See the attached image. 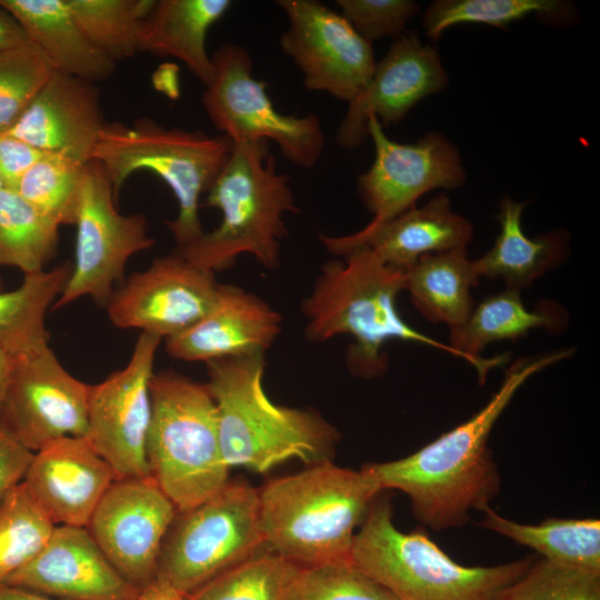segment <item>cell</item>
<instances>
[{
    "label": "cell",
    "instance_id": "obj_1",
    "mask_svg": "<svg viewBox=\"0 0 600 600\" xmlns=\"http://www.w3.org/2000/svg\"><path fill=\"white\" fill-rule=\"evenodd\" d=\"M572 353L561 349L517 359L498 391L470 419L406 458L364 468L381 490L406 493L423 526L437 531L464 526L471 511L490 507L499 492L500 476L488 447L496 422L530 377Z\"/></svg>",
    "mask_w": 600,
    "mask_h": 600
},
{
    "label": "cell",
    "instance_id": "obj_5",
    "mask_svg": "<svg viewBox=\"0 0 600 600\" xmlns=\"http://www.w3.org/2000/svg\"><path fill=\"white\" fill-rule=\"evenodd\" d=\"M269 146L267 140L232 143L206 198L207 207L221 211L220 224L174 250L190 263L214 272L249 253L269 270L280 266V241L287 236L283 218L300 209Z\"/></svg>",
    "mask_w": 600,
    "mask_h": 600
},
{
    "label": "cell",
    "instance_id": "obj_16",
    "mask_svg": "<svg viewBox=\"0 0 600 600\" xmlns=\"http://www.w3.org/2000/svg\"><path fill=\"white\" fill-rule=\"evenodd\" d=\"M89 391L90 386L69 373L51 348L14 359L0 426L32 452L63 437H86Z\"/></svg>",
    "mask_w": 600,
    "mask_h": 600
},
{
    "label": "cell",
    "instance_id": "obj_44",
    "mask_svg": "<svg viewBox=\"0 0 600 600\" xmlns=\"http://www.w3.org/2000/svg\"><path fill=\"white\" fill-rule=\"evenodd\" d=\"M138 600H184V598L167 581L156 578L140 591Z\"/></svg>",
    "mask_w": 600,
    "mask_h": 600
},
{
    "label": "cell",
    "instance_id": "obj_3",
    "mask_svg": "<svg viewBox=\"0 0 600 600\" xmlns=\"http://www.w3.org/2000/svg\"><path fill=\"white\" fill-rule=\"evenodd\" d=\"M381 491L366 468L328 461L271 481L259 491L264 546L301 568L349 560L356 528Z\"/></svg>",
    "mask_w": 600,
    "mask_h": 600
},
{
    "label": "cell",
    "instance_id": "obj_17",
    "mask_svg": "<svg viewBox=\"0 0 600 600\" xmlns=\"http://www.w3.org/2000/svg\"><path fill=\"white\" fill-rule=\"evenodd\" d=\"M218 282L177 251L157 258L132 273L114 290L104 307L120 329H139L168 339L200 320L211 308Z\"/></svg>",
    "mask_w": 600,
    "mask_h": 600
},
{
    "label": "cell",
    "instance_id": "obj_8",
    "mask_svg": "<svg viewBox=\"0 0 600 600\" xmlns=\"http://www.w3.org/2000/svg\"><path fill=\"white\" fill-rule=\"evenodd\" d=\"M150 398L149 473L177 511L192 509L229 482L214 400L206 383L172 371L153 373Z\"/></svg>",
    "mask_w": 600,
    "mask_h": 600
},
{
    "label": "cell",
    "instance_id": "obj_35",
    "mask_svg": "<svg viewBox=\"0 0 600 600\" xmlns=\"http://www.w3.org/2000/svg\"><path fill=\"white\" fill-rule=\"evenodd\" d=\"M54 527L24 483L18 484L0 506V582L40 553Z\"/></svg>",
    "mask_w": 600,
    "mask_h": 600
},
{
    "label": "cell",
    "instance_id": "obj_25",
    "mask_svg": "<svg viewBox=\"0 0 600 600\" xmlns=\"http://www.w3.org/2000/svg\"><path fill=\"white\" fill-rule=\"evenodd\" d=\"M54 71L91 82L112 76L116 62L86 37L66 0H0Z\"/></svg>",
    "mask_w": 600,
    "mask_h": 600
},
{
    "label": "cell",
    "instance_id": "obj_40",
    "mask_svg": "<svg viewBox=\"0 0 600 600\" xmlns=\"http://www.w3.org/2000/svg\"><path fill=\"white\" fill-rule=\"evenodd\" d=\"M340 14L366 41L398 38L408 21L420 10L413 0H337Z\"/></svg>",
    "mask_w": 600,
    "mask_h": 600
},
{
    "label": "cell",
    "instance_id": "obj_26",
    "mask_svg": "<svg viewBox=\"0 0 600 600\" xmlns=\"http://www.w3.org/2000/svg\"><path fill=\"white\" fill-rule=\"evenodd\" d=\"M527 204L509 196L501 199L497 214L500 232L492 248L473 260L479 277L500 279L507 288L519 291L560 266L570 252V236L564 229L533 238L523 232L521 216Z\"/></svg>",
    "mask_w": 600,
    "mask_h": 600
},
{
    "label": "cell",
    "instance_id": "obj_38",
    "mask_svg": "<svg viewBox=\"0 0 600 600\" xmlns=\"http://www.w3.org/2000/svg\"><path fill=\"white\" fill-rule=\"evenodd\" d=\"M53 71L30 41L0 52V134L16 124Z\"/></svg>",
    "mask_w": 600,
    "mask_h": 600
},
{
    "label": "cell",
    "instance_id": "obj_39",
    "mask_svg": "<svg viewBox=\"0 0 600 600\" xmlns=\"http://www.w3.org/2000/svg\"><path fill=\"white\" fill-rule=\"evenodd\" d=\"M502 600H600V572L541 559Z\"/></svg>",
    "mask_w": 600,
    "mask_h": 600
},
{
    "label": "cell",
    "instance_id": "obj_42",
    "mask_svg": "<svg viewBox=\"0 0 600 600\" xmlns=\"http://www.w3.org/2000/svg\"><path fill=\"white\" fill-rule=\"evenodd\" d=\"M33 454L34 452L0 426V506L23 481Z\"/></svg>",
    "mask_w": 600,
    "mask_h": 600
},
{
    "label": "cell",
    "instance_id": "obj_14",
    "mask_svg": "<svg viewBox=\"0 0 600 600\" xmlns=\"http://www.w3.org/2000/svg\"><path fill=\"white\" fill-rule=\"evenodd\" d=\"M161 340L141 332L127 366L90 386L86 438L118 479L150 476L146 454L150 380Z\"/></svg>",
    "mask_w": 600,
    "mask_h": 600
},
{
    "label": "cell",
    "instance_id": "obj_30",
    "mask_svg": "<svg viewBox=\"0 0 600 600\" xmlns=\"http://www.w3.org/2000/svg\"><path fill=\"white\" fill-rule=\"evenodd\" d=\"M482 512L480 527L536 550L546 560L600 572L599 519H548L528 524L507 519L490 507Z\"/></svg>",
    "mask_w": 600,
    "mask_h": 600
},
{
    "label": "cell",
    "instance_id": "obj_11",
    "mask_svg": "<svg viewBox=\"0 0 600 600\" xmlns=\"http://www.w3.org/2000/svg\"><path fill=\"white\" fill-rule=\"evenodd\" d=\"M74 224L72 271L52 308H63L83 296L106 307L116 284L123 280L127 261L154 244L147 218L118 211L110 179L104 168L92 160L84 166Z\"/></svg>",
    "mask_w": 600,
    "mask_h": 600
},
{
    "label": "cell",
    "instance_id": "obj_19",
    "mask_svg": "<svg viewBox=\"0 0 600 600\" xmlns=\"http://www.w3.org/2000/svg\"><path fill=\"white\" fill-rule=\"evenodd\" d=\"M3 583L59 600H138L84 527L56 526L47 544Z\"/></svg>",
    "mask_w": 600,
    "mask_h": 600
},
{
    "label": "cell",
    "instance_id": "obj_29",
    "mask_svg": "<svg viewBox=\"0 0 600 600\" xmlns=\"http://www.w3.org/2000/svg\"><path fill=\"white\" fill-rule=\"evenodd\" d=\"M72 271L66 261L50 270L24 274L11 291L0 290V348L13 359L38 354L49 346L46 314Z\"/></svg>",
    "mask_w": 600,
    "mask_h": 600
},
{
    "label": "cell",
    "instance_id": "obj_7",
    "mask_svg": "<svg viewBox=\"0 0 600 600\" xmlns=\"http://www.w3.org/2000/svg\"><path fill=\"white\" fill-rule=\"evenodd\" d=\"M231 149V140L223 134L167 128L150 118H140L130 126L106 122L92 160L104 168L116 201L134 172L147 170L160 177L178 201L177 218L166 224L177 247H182L203 233L200 198L224 167Z\"/></svg>",
    "mask_w": 600,
    "mask_h": 600
},
{
    "label": "cell",
    "instance_id": "obj_28",
    "mask_svg": "<svg viewBox=\"0 0 600 600\" xmlns=\"http://www.w3.org/2000/svg\"><path fill=\"white\" fill-rule=\"evenodd\" d=\"M467 249L427 253L406 270V287L416 309L449 329L463 324L476 302L470 289L479 282Z\"/></svg>",
    "mask_w": 600,
    "mask_h": 600
},
{
    "label": "cell",
    "instance_id": "obj_15",
    "mask_svg": "<svg viewBox=\"0 0 600 600\" xmlns=\"http://www.w3.org/2000/svg\"><path fill=\"white\" fill-rule=\"evenodd\" d=\"M177 509L151 476L117 479L86 527L116 570L142 590L157 577L158 559Z\"/></svg>",
    "mask_w": 600,
    "mask_h": 600
},
{
    "label": "cell",
    "instance_id": "obj_24",
    "mask_svg": "<svg viewBox=\"0 0 600 600\" xmlns=\"http://www.w3.org/2000/svg\"><path fill=\"white\" fill-rule=\"evenodd\" d=\"M569 321L567 310L554 300H542L534 310L523 304L520 291H504L484 298L474 306L467 321L450 329L449 344L457 356L477 371L479 383H484L491 369L502 367L509 353L482 358L480 353L490 343L518 340L531 330L562 331Z\"/></svg>",
    "mask_w": 600,
    "mask_h": 600
},
{
    "label": "cell",
    "instance_id": "obj_12",
    "mask_svg": "<svg viewBox=\"0 0 600 600\" xmlns=\"http://www.w3.org/2000/svg\"><path fill=\"white\" fill-rule=\"evenodd\" d=\"M374 160L357 179L361 201L372 214L362 229H373L416 207L434 189L451 190L467 179L459 149L444 134L427 132L413 143H399L386 134L374 116L367 121Z\"/></svg>",
    "mask_w": 600,
    "mask_h": 600
},
{
    "label": "cell",
    "instance_id": "obj_22",
    "mask_svg": "<svg viewBox=\"0 0 600 600\" xmlns=\"http://www.w3.org/2000/svg\"><path fill=\"white\" fill-rule=\"evenodd\" d=\"M282 317L258 296L218 283L209 311L184 331L166 339L167 352L188 362H209L266 352L281 332Z\"/></svg>",
    "mask_w": 600,
    "mask_h": 600
},
{
    "label": "cell",
    "instance_id": "obj_18",
    "mask_svg": "<svg viewBox=\"0 0 600 600\" xmlns=\"http://www.w3.org/2000/svg\"><path fill=\"white\" fill-rule=\"evenodd\" d=\"M448 73L438 51L414 34H401L386 56L376 62L362 92L348 103L336 140L346 149H356L368 139L367 121L374 116L380 124L401 121L424 98L442 91Z\"/></svg>",
    "mask_w": 600,
    "mask_h": 600
},
{
    "label": "cell",
    "instance_id": "obj_43",
    "mask_svg": "<svg viewBox=\"0 0 600 600\" xmlns=\"http://www.w3.org/2000/svg\"><path fill=\"white\" fill-rule=\"evenodd\" d=\"M29 42V38L17 19L0 7V52Z\"/></svg>",
    "mask_w": 600,
    "mask_h": 600
},
{
    "label": "cell",
    "instance_id": "obj_48",
    "mask_svg": "<svg viewBox=\"0 0 600 600\" xmlns=\"http://www.w3.org/2000/svg\"><path fill=\"white\" fill-rule=\"evenodd\" d=\"M2 187H3V184H2V181H1V179H0V189H1Z\"/></svg>",
    "mask_w": 600,
    "mask_h": 600
},
{
    "label": "cell",
    "instance_id": "obj_36",
    "mask_svg": "<svg viewBox=\"0 0 600 600\" xmlns=\"http://www.w3.org/2000/svg\"><path fill=\"white\" fill-rule=\"evenodd\" d=\"M84 166L46 153L21 178L14 191L60 226L74 224Z\"/></svg>",
    "mask_w": 600,
    "mask_h": 600
},
{
    "label": "cell",
    "instance_id": "obj_4",
    "mask_svg": "<svg viewBox=\"0 0 600 600\" xmlns=\"http://www.w3.org/2000/svg\"><path fill=\"white\" fill-rule=\"evenodd\" d=\"M206 383L217 409L227 466L264 473L288 459L318 462L337 430L308 410L273 403L263 388L264 352L207 362Z\"/></svg>",
    "mask_w": 600,
    "mask_h": 600
},
{
    "label": "cell",
    "instance_id": "obj_21",
    "mask_svg": "<svg viewBox=\"0 0 600 600\" xmlns=\"http://www.w3.org/2000/svg\"><path fill=\"white\" fill-rule=\"evenodd\" d=\"M104 124L94 82L53 71L7 133L46 153L86 164Z\"/></svg>",
    "mask_w": 600,
    "mask_h": 600
},
{
    "label": "cell",
    "instance_id": "obj_23",
    "mask_svg": "<svg viewBox=\"0 0 600 600\" xmlns=\"http://www.w3.org/2000/svg\"><path fill=\"white\" fill-rule=\"evenodd\" d=\"M472 236L471 221L456 213L450 198L442 192L373 229L349 236L320 233L319 239L334 256L344 257L364 246L386 264L407 270L427 253L466 249Z\"/></svg>",
    "mask_w": 600,
    "mask_h": 600
},
{
    "label": "cell",
    "instance_id": "obj_13",
    "mask_svg": "<svg viewBox=\"0 0 600 600\" xmlns=\"http://www.w3.org/2000/svg\"><path fill=\"white\" fill-rule=\"evenodd\" d=\"M288 18L279 43L308 90L347 103L367 87L376 60L372 44L338 12L317 0H278Z\"/></svg>",
    "mask_w": 600,
    "mask_h": 600
},
{
    "label": "cell",
    "instance_id": "obj_6",
    "mask_svg": "<svg viewBox=\"0 0 600 600\" xmlns=\"http://www.w3.org/2000/svg\"><path fill=\"white\" fill-rule=\"evenodd\" d=\"M381 492L354 536L350 557L398 600H502L533 563L523 558L491 567L461 566L427 534L398 530L391 500Z\"/></svg>",
    "mask_w": 600,
    "mask_h": 600
},
{
    "label": "cell",
    "instance_id": "obj_10",
    "mask_svg": "<svg viewBox=\"0 0 600 600\" xmlns=\"http://www.w3.org/2000/svg\"><path fill=\"white\" fill-rule=\"evenodd\" d=\"M213 74L201 97L213 126L232 143L267 140L297 167L313 168L324 148L321 122L314 113L302 117L278 111L252 76V60L241 46L226 43L211 56Z\"/></svg>",
    "mask_w": 600,
    "mask_h": 600
},
{
    "label": "cell",
    "instance_id": "obj_9",
    "mask_svg": "<svg viewBox=\"0 0 600 600\" xmlns=\"http://www.w3.org/2000/svg\"><path fill=\"white\" fill-rule=\"evenodd\" d=\"M262 547L259 491L228 482L197 507L177 511L161 546L156 578L186 596Z\"/></svg>",
    "mask_w": 600,
    "mask_h": 600
},
{
    "label": "cell",
    "instance_id": "obj_47",
    "mask_svg": "<svg viewBox=\"0 0 600 600\" xmlns=\"http://www.w3.org/2000/svg\"><path fill=\"white\" fill-rule=\"evenodd\" d=\"M1 288H2V280H1V277H0V290H1Z\"/></svg>",
    "mask_w": 600,
    "mask_h": 600
},
{
    "label": "cell",
    "instance_id": "obj_34",
    "mask_svg": "<svg viewBox=\"0 0 600 600\" xmlns=\"http://www.w3.org/2000/svg\"><path fill=\"white\" fill-rule=\"evenodd\" d=\"M301 567L266 551L217 576L184 600H284L289 584Z\"/></svg>",
    "mask_w": 600,
    "mask_h": 600
},
{
    "label": "cell",
    "instance_id": "obj_41",
    "mask_svg": "<svg viewBox=\"0 0 600 600\" xmlns=\"http://www.w3.org/2000/svg\"><path fill=\"white\" fill-rule=\"evenodd\" d=\"M44 154L14 136L0 134V179L3 187L14 190L27 171Z\"/></svg>",
    "mask_w": 600,
    "mask_h": 600
},
{
    "label": "cell",
    "instance_id": "obj_2",
    "mask_svg": "<svg viewBox=\"0 0 600 600\" xmlns=\"http://www.w3.org/2000/svg\"><path fill=\"white\" fill-rule=\"evenodd\" d=\"M344 258L321 266L310 294L302 301L308 341L351 336L353 343L347 349L346 363L353 374L368 379L388 370L383 347L393 339L458 357L450 346L414 330L398 312L397 298L406 287V270L386 264L364 246Z\"/></svg>",
    "mask_w": 600,
    "mask_h": 600
},
{
    "label": "cell",
    "instance_id": "obj_32",
    "mask_svg": "<svg viewBox=\"0 0 600 600\" xmlns=\"http://www.w3.org/2000/svg\"><path fill=\"white\" fill-rule=\"evenodd\" d=\"M529 16L561 23L571 16V6L562 0H436L423 16L426 34L437 41L450 27L476 23L508 27Z\"/></svg>",
    "mask_w": 600,
    "mask_h": 600
},
{
    "label": "cell",
    "instance_id": "obj_20",
    "mask_svg": "<svg viewBox=\"0 0 600 600\" xmlns=\"http://www.w3.org/2000/svg\"><path fill=\"white\" fill-rule=\"evenodd\" d=\"M117 479L86 437H63L34 452L22 482L54 526L86 528Z\"/></svg>",
    "mask_w": 600,
    "mask_h": 600
},
{
    "label": "cell",
    "instance_id": "obj_33",
    "mask_svg": "<svg viewBox=\"0 0 600 600\" xmlns=\"http://www.w3.org/2000/svg\"><path fill=\"white\" fill-rule=\"evenodd\" d=\"M89 41L113 62L139 51L143 21L156 0H66Z\"/></svg>",
    "mask_w": 600,
    "mask_h": 600
},
{
    "label": "cell",
    "instance_id": "obj_31",
    "mask_svg": "<svg viewBox=\"0 0 600 600\" xmlns=\"http://www.w3.org/2000/svg\"><path fill=\"white\" fill-rule=\"evenodd\" d=\"M60 224L39 211L17 191L0 189V267L24 274L46 270L54 257Z\"/></svg>",
    "mask_w": 600,
    "mask_h": 600
},
{
    "label": "cell",
    "instance_id": "obj_46",
    "mask_svg": "<svg viewBox=\"0 0 600 600\" xmlns=\"http://www.w3.org/2000/svg\"><path fill=\"white\" fill-rule=\"evenodd\" d=\"M14 359L0 348V406L12 372Z\"/></svg>",
    "mask_w": 600,
    "mask_h": 600
},
{
    "label": "cell",
    "instance_id": "obj_27",
    "mask_svg": "<svg viewBox=\"0 0 600 600\" xmlns=\"http://www.w3.org/2000/svg\"><path fill=\"white\" fill-rule=\"evenodd\" d=\"M230 0H159L142 24L139 51L171 56L206 87L213 74L206 39L230 9Z\"/></svg>",
    "mask_w": 600,
    "mask_h": 600
},
{
    "label": "cell",
    "instance_id": "obj_37",
    "mask_svg": "<svg viewBox=\"0 0 600 600\" xmlns=\"http://www.w3.org/2000/svg\"><path fill=\"white\" fill-rule=\"evenodd\" d=\"M284 600H398L351 559L300 568Z\"/></svg>",
    "mask_w": 600,
    "mask_h": 600
},
{
    "label": "cell",
    "instance_id": "obj_45",
    "mask_svg": "<svg viewBox=\"0 0 600 600\" xmlns=\"http://www.w3.org/2000/svg\"><path fill=\"white\" fill-rule=\"evenodd\" d=\"M0 600H59L28 589L0 582Z\"/></svg>",
    "mask_w": 600,
    "mask_h": 600
}]
</instances>
